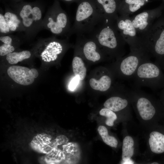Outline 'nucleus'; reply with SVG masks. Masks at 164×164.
<instances>
[{"label": "nucleus", "instance_id": "1", "mask_svg": "<svg viewBox=\"0 0 164 164\" xmlns=\"http://www.w3.org/2000/svg\"><path fill=\"white\" fill-rule=\"evenodd\" d=\"M115 22L104 20L86 36L94 40L106 53L119 59L125 53L127 43L117 29Z\"/></svg>", "mask_w": 164, "mask_h": 164}, {"label": "nucleus", "instance_id": "2", "mask_svg": "<svg viewBox=\"0 0 164 164\" xmlns=\"http://www.w3.org/2000/svg\"><path fill=\"white\" fill-rule=\"evenodd\" d=\"M20 18L24 29L23 38L27 40L34 39L42 30L44 6L43 2L23 1L8 4Z\"/></svg>", "mask_w": 164, "mask_h": 164}, {"label": "nucleus", "instance_id": "3", "mask_svg": "<svg viewBox=\"0 0 164 164\" xmlns=\"http://www.w3.org/2000/svg\"><path fill=\"white\" fill-rule=\"evenodd\" d=\"M77 4L70 36L74 34L87 36L105 20L93 0H80Z\"/></svg>", "mask_w": 164, "mask_h": 164}, {"label": "nucleus", "instance_id": "4", "mask_svg": "<svg viewBox=\"0 0 164 164\" xmlns=\"http://www.w3.org/2000/svg\"><path fill=\"white\" fill-rule=\"evenodd\" d=\"M141 47L159 63L164 58V15L163 14L149 29L139 36Z\"/></svg>", "mask_w": 164, "mask_h": 164}, {"label": "nucleus", "instance_id": "5", "mask_svg": "<svg viewBox=\"0 0 164 164\" xmlns=\"http://www.w3.org/2000/svg\"><path fill=\"white\" fill-rule=\"evenodd\" d=\"M147 54L142 60L133 77L135 87H149L153 90L164 87V73L157 63L150 60Z\"/></svg>", "mask_w": 164, "mask_h": 164}, {"label": "nucleus", "instance_id": "6", "mask_svg": "<svg viewBox=\"0 0 164 164\" xmlns=\"http://www.w3.org/2000/svg\"><path fill=\"white\" fill-rule=\"evenodd\" d=\"M42 29H46L54 35L69 38L71 27L69 16L61 7L59 1L54 0L43 20Z\"/></svg>", "mask_w": 164, "mask_h": 164}, {"label": "nucleus", "instance_id": "7", "mask_svg": "<svg viewBox=\"0 0 164 164\" xmlns=\"http://www.w3.org/2000/svg\"><path fill=\"white\" fill-rule=\"evenodd\" d=\"M68 38L61 39L56 36L40 39L34 47V53L46 62L54 61L60 58L66 49L70 46Z\"/></svg>", "mask_w": 164, "mask_h": 164}, {"label": "nucleus", "instance_id": "8", "mask_svg": "<svg viewBox=\"0 0 164 164\" xmlns=\"http://www.w3.org/2000/svg\"><path fill=\"white\" fill-rule=\"evenodd\" d=\"M130 50L128 55L119 59V62L118 63L120 75L125 80L132 79L142 60L148 54L142 49Z\"/></svg>", "mask_w": 164, "mask_h": 164}, {"label": "nucleus", "instance_id": "9", "mask_svg": "<svg viewBox=\"0 0 164 164\" xmlns=\"http://www.w3.org/2000/svg\"><path fill=\"white\" fill-rule=\"evenodd\" d=\"M117 29L129 46L130 50L142 49L139 36L129 15H119L115 22Z\"/></svg>", "mask_w": 164, "mask_h": 164}, {"label": "nucleus", "instance_id": "10", "mask_svg": "<svg viewBox=\"0 0 164 164\" xmlns=\"http://www.w3.org/2000/svg\"><path fill=\"white\" fill-rule=\"evenodd\" d=\"M164 11V4L162 2L156 8L144 11L131 17L138 36L146 32L155 21L162 15Z\"/></svg>", "mask_w": 164, "mask_h": 164}, {"label": "nucleus", "instance_id": "11", "mask_svg": "<svg viewBox=\"0 0 164 164\" xmlns=\"http://www.w3.org/2000/svg\"><path fill=\"white\" fill-rule=\"evenodd\" d=\"M131 90L130 92L137 98L135 104L137 109L143 120L152 119L158 110L156 108L162 107L161 103L155 104L138 88L135 87Z\"/></svg>", "mask_w": 164, "mask_h": 164}, {"label": "nucleus", "instance_id": "12", "mask_svg": "<svg viewBox=\"0 0 164 164\" xmlns=\"http://www.w3.org/2000/svg\"><path fill=\"white\" fill-rule=\"evenodd\" d=\"M7 73L15 82L25 86L32 84L39 75L37 70L35 69H30L27 67L16 65L9 67Z\"/></svg>", "mask_w": 164, "mask_h": 164}, {"label": "nucleus", "instance_id": "13", "mask_svg": "<svg viewBox=\"0 0 164 164\" xmlns=\"http://www.w3.org/2000/svg\"><path fill=\"white\" fill-rule=\"evenodd\" d=\"M77 43L82 46L84 56L88 60L94 62L102 58V54L97 50V44L92 38L87 36L77 35Z\"/></svg>", "mask_w": 164, "mask_h": 164}, {"label": "nucleus", "instance_id": "14", "mask_svg": "<svg viewBox=\"0 0 164 164\" xmlns=\"http://www.w3.org/2000/svg\"><path fill=\"white\" fill-rule=\"evenodd\" d=\"M105 20L115 22L121 0H93Z\"/></svg>", "mask_w": 164, "mask_h": 164}, {"label": "nucleus", "instance_id": "15", "mask_svg": "<svg viewBox=\"0 0 164 164\" xmlns=\"http://www.w3.org/2000/svg\"><path fill=\"white\" fill-rule=\"evenodd\" d=\"M4 14L6 23L11 33L18 32L24 31L22 21L17 13L8 4H5Z\"/></svg>", "mask_w": 164, "mask_h": 164}, {"label": "nucleus", "instance_id": "16", "mask_svg": "<svg viewBox=\"0 0 164 164\" xmlns=\"http://www.w3.org/2000/svg\"><path fill=\"white\" fill-rule=\"evenodd\" d=\"M22 38L18 36L11 34L0 36V56H4L14 52L20 43Z\"/></svg>", "mask_w": 164, "mask_h": 164}, {"label": "nucleus", "instance_id": "17", "mask_svg": "<svg viewBox=\"0 0 164 164\" xmlns=\"http://www.w3.org/2000/svg\"><path fill=\"white\" fill-rule=\"evenodd\" d=\"M51 137L46 134H38L34 137L30 143L31 146L37 152L47 154L53 149L51 145Z\"/></svg>", "mask_w": 164, "mask_h": 164}, {"label": "nucleus", "instance_id": "18", "mask_svg": "<svg viewBox=\"0 0 164 164\" xmlns=\"http://www.w3.org/2000/svg\"><path fill=\"white\" fill-rule=\"evenodd\" d=\"M63 152L65 155V163H77L80 158V152L79 145L74 142L67 143L62 146Z\"/></svg>", "mask_w": 164, "mask_h": 164}, {"label": "nucleus", "instance_id": "19", "mask_svg": "<svg viewBox=\"0 0 164 164\" xmlns=\"http://www.w3.org/2000/svg\"><path fill=\"white\" fill-rule=\"evenodd\" d=\"M149 0H121L118 10L120 15L132 14L140 9Z\"/></svg>", "mask_w": 164, "mask_h": 164}, {"label": "nucleus", "instance_id": "20", "mask_svg": "<svg viewBox=\"0 0 164 164\" xmlns=\"http://www.w3.org/2000/svg\"><path fill=\"white\" fill-rule=\"evenodd\" d=\"M149 144L151 151L159 154L164 152V134L158 131H153L150 134Z\"/></svg>", "mask_w": 164, "mask_h": 164}, {"label": "nucleus", "instance_id": "21", "mask_svg": "<svg viewBox=\"0 0 164 164\" xmlns=\"http://www.w3.org/2000/svg\"><path fill=\"white\" fill-rule=\"evenodd\" d=\"M128 101L126 97L120 96H113L108 99L104 103L105 108L114 112L118 111L126 108Z\"/></svg>", "mask_w": 164, "mask_h": 164}, {"label": "nucleus", "instance_id": "22", "mask_svg": "<svg viewBox=\"0 0 164 164\" xmlns=\"http://www.w3.org/2000/svg\"><path fill=\"white\" fill-rule=\"evenodd\" d=\"M89 84L93 89L104 92L109 90L111 87L112 79L108 75H105L102 76L99 80L91 78L90 80Z\"/></svg>", "mask_w": 164, "mask_h": 164}, {"label": "nucleus", "instance_id": "23", "mask_svg": "<svg viewBox=\"0 0 164 164\" xmlns=\"http://www.w3.org/2000/svg\"><path fill=\"white\" fill-rule=\"evenodd\" d=\"M31 53L28 50H24L19 52H13L6 56V59L9 63L15 64L19 62L31 58Z\"/></svg>", "mask_w": 164, "mask_h": 164}, {"label": "nucleus", "instance_id": "24", "mask_svg": "<svg viewBox=\"0 0 164 164\" xmlns=\"http://www.w3.org/2000/svg\"><path fill=\"white\" fill-rule=\"evenodd\" d=\"M72 68L75 76H78L80 80H84L86 76L87 69L82 59L80 56L74 57L72 61Z\"/></svg>", "mask_w": 164, "mask_h": 164}, {"label": "nucleus", "instance_id": "25", "mask_svg": "<svg viewBox=\"0 0 164 164\" xmlns=\"http://www.w3.org/2000/svg\"><path fill=\"white\" fill-rule=\"evenodd\" d=\"M134 141L132 138L127 136L124 139L122 147V158L123 161L130 160L134 154Z\"/></svg>", "mask_w": 164, "mask_h": 164}, {"label": "nucleus", "instance_id": "26", "mask_svg": "<svg viewBox=\"0 0 164 164\" xmlns=\"http://www.w3.org/2000/svg\"><path fill=\"white\" fill-rule=\"evenodd\" d=\"M65 158L63 151L60 149H54L50 152L46 154L45 160L48 164H57L60 163Z\"/></svg>", "mask_w": 164, "mask_h": 164}, {"label": "nucleus", "instance_id": "27", "mask_svg": "<svg viewBox=\"0 0 164 164\" xmlns=\"http://www.w3.org/2000/svg\"><path fill=\"white\" fill-rule=\"evenodd\" d=\"M97 131L105 144L112 147L116 148L117 147L118 144L117 140L114 137L108 135V130L106 127L102 125L100 126L98 128Z\"/></svg>", "mask_w": 164, "mask_h": 164}, {"label": "nucleus", "instance_id": "28", "mask_svg": "<svg viewBox=\"0 0 164 164\" xmlns=\"http://www.w3.org/2000/svg\"><path fill=\"white\" fill-rule=\"evenodd\" d=\"M100 114L107 118L105 123L108 126H112L114 121L117 119L116 114L113 111L107 108L102 109L99 112Z\"/></svg>", "mask_w": 164, "mask_h": 164}, {"label": "nucleus", "instance_id": "29", "mask_svg": "<svg viewBox=\"0 0 164 164\" xmlns=\"http://www.w3.org/2000/svg\"><path fill=\"white\" fill-rule=\"evenodd\" d=\"M2 9L0 13V35L11 34V33L5 21L4 13Z\"/></svg>", "mask_w": 164, "mask_h": 164}, {"label": "nucleus", "instance_id": "30", "mask_svg": "<svg viewBox=\"0 0 164 164\" xmlns=\"http://www.w3.org/2000/svg\"><path fill=\"white\" fill-rule=\"evenodd\" d=\"M67 138L64 135H61L51 141V145L53 149L57 148V146L62 144H65L68 142Z\"/></svg>", "mask_w": 164, "mask_h": 164}, {"label": "nucleus", "instance_id": "31", "mask_svg": "<svg viewBox=\"0 0 164 164\" xmlns=\"http://www.w3.org/2000/svg\"><path fill=\"white\" fill-rule=\"evenodd\" d=\"M79 80H80L78 76H75L70 81L69 86L70 90L72 91L74 90L79 83Z\"/></svg>", "mask_w": 164, "mask_h": 164}, {"label": "nucleus", "instance_id": "32", "mask_svg": "<svg viewBox=\"0 0 164 164\" xmlns=\"http://www.w3.org/2000/svg\"><path fill=\"white\" fill-rule=\"evenodd\" d=\"M161 103L163 109H164V87L162 88L161 92Z\"/></svg>", "mask_w": 164, "mask_h": 164}, {"label": "nucleus", "instance_id": "33", "mask_svg": "<svg viewBox=\"0 0 164 164\" xmlns=\"http://www.w3.org/2000/svg\"><path fill=\"white\" fill-rule=\"evenodd\" d=\"M58 1H61L67 3H71L75 2L77 3L80 1V0H58Z\"/></svg>", "mask_w": 164, "mask_h": 164}, {"label": "nucleus", "instance_id": "34", "mask_svg": "<svg viewBox=\"0 0 164 164\" xmlns=\"http://www.w3.org/2000/svg\"><path fill=\"white\" fill-rule=\"evenodd\" d=\"M9 2V4H12L19 2L23 1V0H8Z\"/></svg>", "mask_w": 164, "mask_h": 164}, {"label": "nucleus", "instance_id": "35", "mask_svg": "<svg viewBox=\"0 0 164 164\" xmlns=\"http://www.w3.org/2000/svg\"><path fill=\"white\" fill-rule=\"evenodd\" d=\"M158 64L160 65L162 70L164 71V58Z\"/></svg>", "mask_w": 164, "mask_h": 164}, {"label": "nucleus", "instance_id": "36", "mask_svg": "<svg viewBox=\"0 0 164 164\" xmlns=\"http://www.w3.org/2000/svg\"><path fill=\"white\" fill-rule=\"evenodd\" d=\"M152 164H158L159 163L157 162H154L151 163Z\"/></svg>", "mask_w": 164, "mask_h": 164}, {"label": "nucleus", "instance_id": "37", "mask_svg": "<svg viewBox=\"0 0 164 164\" xmlns=\"http://www.w3.org/2000/svg\"><path fill=\"white\" fill-rule=\"evenodd\" d=\"M162 2L164 4V0H162Z\"/></svg>", "mask_w": 164, "mask_h": 164}, {"label": "nucleus", "instance_id": "38", "mask_svg": "<svg viewBox=\"0 0 164 164\" xmlns=\"http://www.w3.org/2000/svg\"><path fill=\"white\" fill-rule=\"evenodd\" d=\"M163 14L164 15V11L163 12Z\"/></svg>", "mask_w": 164, "mask_h": 164}, {"label": "nucleus", "instance_id": "39", "mask_svg": "<svg viewBox=\"0 0 164 164\" xmlns=\"http://www.w3.org/2000/svg\"></svg>", "mask_w": 164, "mask_h": 164}]
</instances>
